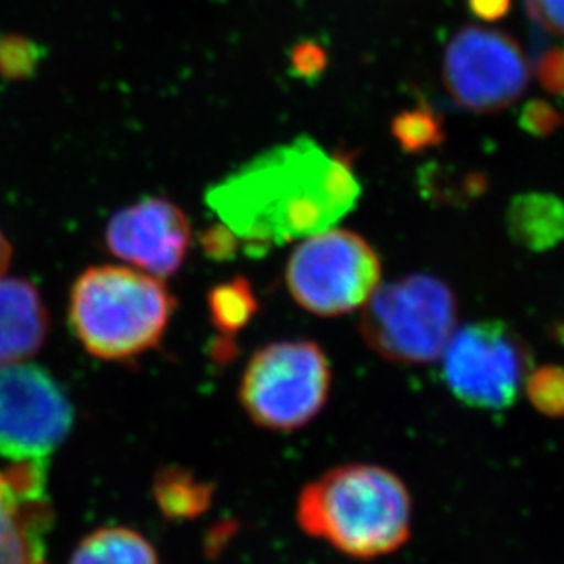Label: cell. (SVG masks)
I'll use <instances>...</instances> for the list:
<instances>
[{"label":"cell","instance_id":"obj_25","mask_svg":"<svg viewBox=\"0 0 564 564\" xmlns=\"http://www.w3.org/2000/svg\"><path fill=\"white\" fill-rule=\"evenodd\" d=\"M524 4L541 30L564 37V0H524Z\"/></svg>","mask_w":564,"mask_h":564},{"label":"cell","instance_id":"obj_11","mask_svg":"<svg viewBox=\"0 0 564 564\" xmlns=\"http://www.w3.org/2000/svg\"><path fill=\"white\" fill-rule=\"evenodd\" d=\"M48 464L10 463L0 468V564H46L54 527Z\"/></svg>","mask_w":564,"mask_h":564},{"label":"cell","instance_id":"obj_23","mask_svg":"<svg viewBox=\"0 0 564 564\" xmlns=\"http://www.w3.org/2000/svg\"><path fill=\"white\" fill-rule=\"evenodd\" d=\"M535 72L544 90L552 96L564 97V46H554L539 55Z\"/></svg>","mask_w":564,"mask_h":564},{"label":"cell","instance_id":"obj_15","mask_svg":"<svg viewBox=\"0 0 564 564\" xmlns=\"http://www.w3.org/2000/svg\"><path fill=\"white\" fill-rule=\"evenodd\" d=\"M213 485L197 480L182 468L163 469L154 482L155 502L174 521L202 516L213 501Z\"/></svg>","mask_w":564,"mask_h":564},{"label":"cell","instance_id":"obj_26","mask_svg":"<svg viewBox=\"0 0 564 564\" xmlns=\"http://www.w3.org/2000/svg\"><path fill=\"white\" fill-rule=\"evenodd\" d=\"M466 4L479 21L497 22L510 13L511 0H466Z\"/></svg>","mask_w":564,"mask_h":564},{"label":"cell","instance_id":"obj_7","mask_svg":"<svg viewBox=\"0 0 564 564\" xmlns=\"http://www.w3.org/2000/svg\"><path fill=\"white\" fill-rule=\"evenodd\" d=\"M442 380L460 404L505 411L516 404L532 371L521 336L501 319H482L453 333L441 357Z\"/></svg>","mask_w":564,"mask_h":564},{"label":"cell","instance_id":"obj_20","mask_svg":"<svg viewBox=\"0 0 564 564\" xmlns=\"http://www.w3.org/2000/svg\"><path fill=\"white\" fill-rule=\"evenodd\" d=\"M41 46L22 35H0V75L4 79H28L41 63Z\"/></svg>","mask_w":564,"mask_h":564},{"label":"cell","instance_id":"obj_27","mask_svg":"<svg viewBox=\"0 0 564 564\" xmlns=\"http://www.w3.org/2000/svg\"><path fill=\"white\" fill-rule=\"evenodd\" d=\"M11 258H13V247L0 229V278L4 276L6 271L10 269Z\"/></svg>","mask_w":564,"mask_h":564},{"label":"cell","instance_id":"obj_8","mask_svg":"<svg viewBox=\"0 0 564 564\" xmlns=\"http://www.w3.org/2000/svg\"><path fill=\"white\" fill-rule=\"evenodd\" d=\"M72 426L74 405L46 369L0 366V457L48 464Z\"/></svg>","mask_w":564,"mask_h":564},{"label":"cell","instance_id":"obj_4","mask_svg":"<svg viewBox=\"0 0 564 564\" xmlns=\"http://www.w3.org/2000/svg\"><path fill=\"white\" fill-rule=\"evenodd\" d=\"M457 318V299L447 283L411 274L378 285L364 305L360 335L383 360L422 366L441 360Z\"/></svg>","mask_w":564,"mask_h":564},{"label":"cell","instance_id":"obj_21","mask_svg":"<svg viewBox=\"0 0 564 564\" xmlns=\"http://www.w3.org/2000/svg\"><path fill=\"white\" fill-rule=\"evenodd\" d=\"M329 66V57L318 41L305 39L294 44L289 54V74L314 85Z\"/></svg>","mask_w":564,"mask_h":564},{"label":"cell","instance_id":"obj_12","mask_svg":"<svg viewBox=\"0 0 564 564\" xmlns=\"http://www.w3.org/2000/svg\"><path fill=\"white\" fill-rule=\"evenodd\" d=\"M48 333L50 314L39 289L24 278H0V366L35 357Z\"/></svg>","mask_w":564,"mask_h":564},{"label":"cell","instance_id":"obj_24","mask_svg":"<svg viewBox=\"0 0 564 564\" xmlns=\"http://www.w3.org/2000/svg\"><path fill=\"white\" fill-rule=\"evenodd\" d=\"M202 246L208 258L227 261L232 260L240 249V238L227 225H213L203 232Z\"/></svg>","mask_w":564,"mask_h":564},{"label":"cell","instance_id":"obj_2","mask_svg":"<svg viewBox=\"0 0 564 564\" xmlns=\"http://www.w3.org/2000/svg\"><path fill=\"white\" fill-rule=\"evenodd\" d=\"M413 505L400 477L371 464L338 466L300 494L296 521L355 560L393 554L411 535Z\"/></svg>","mask_w":564,"mask_h":564},{"label":"cell","instance_id":"obj_28","mask_svg":"<svg viewBox=\"0 0 564 564\" xmlns=\"http://www.w3.org/2000/svg\"><path fill=\"white\" fill-rule=\"evenodd\" d=\"M552 336L564 346V322L555 325L554 330H552Z\"/></svg>","mask_w":564,"mask_h":564},{"label":"cell","instance_id":"obj_6","mask_svg":"<svg viewBox=\"0 0 564 564\" xmlns=\"http://www.w3.org/2000/svg\"><path fill=\"white\" fill-rule=\"evenodd\" d=\"M382 263L366 238L346 229L322 230L294 249L285 269L289 293L302 310L335 318L368 304Z\"/></svg>","mask_w":564,"mask_h":564},{"label":"cell","instance_id":"obj_1","mask_svg":"<svg viewBox=\"0 0 564 564\" xmlns=\"http://www.w3.org/2000/svg\"><path fill=\"white\" fill-rule=\"evenodd\" d=\"M362 185L346 155L327 154L310 135H300L208 188L207 203L246 251L263 256L318 235L357 207Z\"/></svg>","mask_w":564,"mask_h":564},{"label":"cell","instance_id":"obj_19","mask_svg":"<svg viewBox=\"0 0 564 564\" xmlns=\"http://www.w3.org/2000/svg\"><path fill=\"white\" fill-rule=\"evenodd\" d=\"M528 400L544 416L561 419L564 416V368L544 366L528 375Z\"/></svg>","mask_w":564,"mask_h":564},{"label":"cell","instance_id":"obj_14","mask_svg":"<svg viewBox=\"0 0 564 564\" xmlns=\"http://www.w3.org/2000/svg\"><path fill=\"white\" fill-rule=\"evenodd\" d=\"M69 564H160L154 546L130 528H101L88 533Z\"/></svg>","mask_w":564,"mask_h":564},{"label":"cell","instance_id":"obj_5","mask_svg":"<svg viewBox=\"0 0 564 564\" xmlns=\"http://www.w3.org/2000/svg\"><path fill=\"white\" fill-rule=\"evenodd\" d=\"M330 366L313 340H282L256 351L241 378L247 415L271 432L307 426L329 399Z\"/></svg>","mask_w":564,"mask_h":564},{"label":"cell","instance_id":"obj_3","mask_svg":"<svg viewBox=\"0 0 564 564\" xmlns=\"http://www.w3.org/2000/svg\"><path fill=\"white\" fill-rule=\"evenodd\" d=\"M176 305L160 278L132 267H88L72 285L69 327L91 357L124 362L160 346Z\"/></svg>","mask_w":564,"mask_h":564},{"label":"cell","instance_id":"obj_9","mask_svg":"<svg viewBox=\"0 0 564 564\" xmlns=\"http://www.w3.org/2000/svg\"><path fill=\"white\" fill-rule=\"evenodd\" d=\"M442 79L458 107L471 113H497L527 91L530 63L508 33L466 26L446 44Z\"/></svg>","mask_w":564,"mask_h":564},{"label":"cell","instance_id":"obj_10","mask_svg":"<svg viewBox=\"0 0 564 564\" xmlns=\"http://www.w3.org/2000/svg\"><path fill=\"white\" fill-rule=\"evenodd\" d=\"M110 254L152 276L171 278L187 260L192 227L187 214L166 197H144L113 214L105 230Z\"/></svg>","mask_w":564,"mask_h":564},{"label":"cell","instance_id":"obj_17","mask_svg":"<svg viewBox=\"0 0 564 564\" xmlns=\"http://www.w3.org/2000/svg\"><path fill=\"white\" fill-rule=\"evenodd\" d=\"M391 135L404 154L419 155L438 149L446 139L444 119L427 102H419L394 116Z\"/></svg>","mask_w":564,"mask_h":564},{"label":"cell","instance_id":"obj_18","mask_svg":"<svg viewBox=\"0 0 564 564\" xmlns=\"http://www.w3.org/2000/svg\"><path fill=\"white\" fill-rule=\"evenodd\" d=\"M422 196L444 205H466L485 194L488 182L479 172H455L446 166L430 165L422 169Z\"/></svg>","mask_w":564,"mask_h":564},{"label":"cell","instance_id":"obj_13","mask_svg":"<svg viewBox=\"0 0 564 564\" xmlns=\"http://www.w3.org/2000/svg\"><path fill=\"white\" fill-rule=\"evenodd\" d=\"M506 227L517 246L532 252L555 249L564 241V202L549 192H524L506 210Z\"/></svg>","mask_w":564,"mask_h":564},{"label":"cell","instance_id":"obj_22","mask_svg":"<svg viewBox=\"0 0 564 564\" xmlns=\"http://www.w3.org/2000/svg\"><path fill=\"white\" fill-rule=\"evenodd\" d=\"M522 132L530 133L532 138H550L564 124V116L544 99H532L522 107L517 119Z\"/></svg>","mask_w":564,"mask_h":564},{"label":"cell","instance_id":"obj_16","mask_svg":"<svg viewBox=\"0 0 564 564\" xmlns=\"http://www.w3.org/2000/svg\"><path fill=\"white\" fill-rule=\"evenodd\" d=\"M208 313L214 327L229 338L251 324L258 313V300L249 280L238 276L216 285L208 293Z\"/></svg>","mask_w":564,"mask_h":564}]
</instances>
